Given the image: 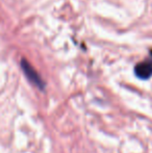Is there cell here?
Segmentation results:
<instances>
[{"mask_svg": "<svg viewBox=\"0 0 152 153\" xmlns=\"http://www.w3.org/2000/svg\"><path fill=\"white\" fill-rule=\"evenodd\" d=\"M21 67H22V70H23V72H24V74L26 75L27 79H28L31 83H33L36 87H38L39 89L44 90V88H45L44 81L42 80L41 76L38 74V72L31 67V65L29 64L26 59H22V61H21Z\"/></svg>", "mask_w": 152, "mask_h": 153, "instance_id": "1", "label": "cell"}, {"mask_svg": "<svg viewBox=\"0 0 152 153\" xmlns=\"http://www.w3.org/2000/svg\"><path fill=\"white\" fill-rule=\"evenodd\" d=\"M134 73L141 79H148L152 76V64L151 62H140L134 68Z\"/></svg>", "mask_w": 152, "mask_h": 153, "instance_id": "2", "label": "cell"}]
</instances>
